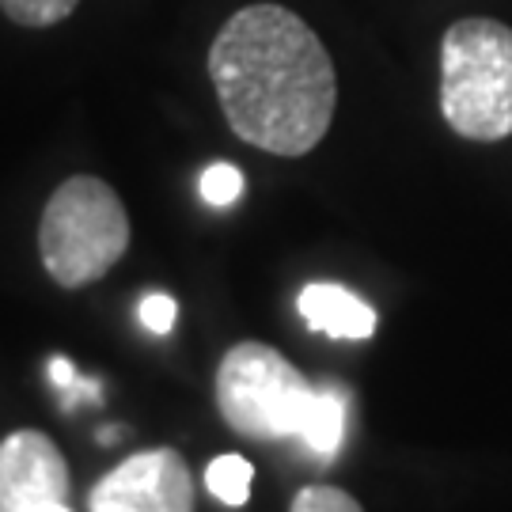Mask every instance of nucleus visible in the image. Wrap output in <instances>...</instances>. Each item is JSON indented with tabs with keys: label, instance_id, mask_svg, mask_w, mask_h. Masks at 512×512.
<instances>
[{
	"label": "nucleus",
	"instance_id": "1",
	"mask_svg": "<svg viewBox=\"0 0 512 512\" xmlns=\"http://www.w3.org/2000/svg\"><path fill=\"white\" fill-rule=\"evenodd\" d=\"M209 80L239 141L308 156L327 137L338 76L323 38L281 4H251L209 46Z\"/></svg>",
	"mask_w": 512,
	"mask_h": 512
},
{
	"label": "nucleus",
	"instance_id": "2",
	"mask_svg": "<svg viewBox=\"0 0 512 512\" xmlns=\"http://www.w3.org/2000/svg\"><path fill=\"white\" fill-rule=\"evenodd\" d=\"M440 114L467 141L512 137V27L490 16L456 19L440 42Z\"/></svg>",
	"mask_w": 512,
	"mask_h": 512
},
{
	"label": "nucleus",
	"instance_id": "3",
	"mask_svg": "<svg viewBox=\"0 0 512 512\" xmlns=\"http://www.w3.org/2000/svg\"><path fill=\"white\" fill-rule=\"evenodd\" d=\"M129 247V217L114 186L95 175H73L50 194L38 224L42 266L61 289H84Z\"/></svg>",
	"mask_w": 512,
	"mask_h": 512
},
{
	"label": "nucleus",
	"instance_id": "4",
	"mask_svg": "<svg viewBox=\"0 0 512 512\" xmlns=\"http://www.w3.org/2000/svg\"><path fill=\"white\" fill-rule=\"evenodd\" d=\"M315 403L308 376L266 342H239L217 368L220 418L251 440H285L304 433Z\"/></svg>",
	"mask_w": 512,
	"mask_h": 512
},
{
	"label": "nucleus",
	"instance_id": "5",
	"mask_svg": "<svg viewBox=\"0 0 512 512\" xmlns=\"http://www.w3.org/2000/svg\"><path fill=\"white\" fill-rule=\"evenodd\" d=\"M92 512H194V478L175 448H148L95 482Z\"/></svg>",
	"mask_w": 512,
	"mask_h": 512
},
{
	"label": "nucleus",
	"instance_id": "6",
	"mask_svg": "<svg viewBox=\"0 0 512 512\" xmlns=\"http://www.w3.org/2000/svg\"><path fill=\"white\" fill-rule=\"evenodd\" d=\"M69 497V467L38 429L0 440V512H54Z\"/></svg>",
	"mask_w": 512,
	"mask_h": 512
},
{
	"label": "nucleus",
	"instance_id": "7",
	"mask_svg": "<svg viewBox=\"0 0 512 512\" xmlns=\"http://www.w3.org/2000/svg\"><path fill=\"white\" fill-rule=\"evenodd\" d=\"M296 308L304 315V323L330 338H349V342H365L376 334V311L368 308L357 293H349L342 285L315 281L300 289Z\"/></svg>",
	"mask_w": 512,
	"mask_h": 512
},
{
	"label": "nucleus",
	"instance_id": "8",
	"mask_svg": "<svg viewBox=\"0 0 512 512\" xmlns=\"http://www.w3.org/2000/svg\"><path fill=\"white\" fill-rule=\"evenodd\" d=\"M346 418H349V395L342 387H315V403H311V414L304 421V433H300V444L308 448L315 459H334L338 448H342V437H346Z\"/></svg>",
	"mask_w": 512,
	"mask_h": 512
},
{
	"label": "nucleus",
	"instance_id": "9",
	"mask_svg": "<svg viewBox=\"0 0 512 512\" xmlns=\"http://www.w3.org/2000/svg\"><path fill=\"white\" fill-rule=\"evenodd\" d=\"M251 482H255V467H251L243 456H217L213 463H209V471H205L209 494L217 497L220 505H228V509L247 505Z\"/></svg>",
	"mask_w": 512,
	"mask_h": 512
},
{
	"label": "nucleus",
	"instance_id": "10",
	"mask_svg": "<svg viewBox=\"0 0 512 512\" xmlns=\"http://www.w3.org/2000/svg\"><path fill=\"white\" fill-rule=\"evenodd\" d=\"M80 0H0V12L19 27H54L76 12Z\"/></svg>",
	"mask_w": 512,
	"mask_h": 512
},
{
	"label": "nucleus",
	"instance_id": "11",
	"mask_svg": "<svg viewBox=\"0 0 512 512\" xmlns=\"http://www.w3.org/2000/svg\"><path fill=\"white\" fill-rule=\"evenodd\" d=\"M289 512H365V509H361V501L353 494H346L342 486L315 482V486H304V490L293 497V509Z\"/></svg>",
	"mask_w": 512,
	"mask_h": 512
},
{
	"label": "nucleus",
	"instance_id": "12",
	"mask_svg": "<svg viewBox=\"0 0 512 512\" xmlns=\"http://www.w3.org/2000/svg\"><path fill=\"white\" fill-rule=\"evenodd\" d=\"M243 194V171L232 164H213L205 167L202 175V198L217 209H228L232 202H239Z\"/></svg>",
	"mask_w": 512,
	"mask_h": 512
},
{
	"label": "nucleus",
	"instance_id": "13",
	"mask_svg": "<svg viewBox=\"0 0 512 512\" xmlns=\"http://www.w3.org/2000/svg\"><path fill=\"white\" fill-rule=\"evenodd\" d=\"M50 380H54V387L61 391V406H65V410H69L76 399H92V403H99V380L76 376V368L69 357H50Z\"/></svg>",
	"mask_w": 512,
	"mask_h": 512
},
{
	"label": "nucleus",
	"instance_id": "14",
	"mask_svg": "<svg viewBox=\"0 0 512 512\" xmlns=\"http://www.w3.org/2000/svg\"><path fill=\"white\" fill-rule=\"evenodd\" d=\"M175 315H179V308H175L171 296L152 293L141 300V323H145L152 334H167V330L175 327Z\"/></svg>",
	"mask_w": 512,
	"mask_h": 512
},
{
	"label": "nucleus",
	"instance_id": "15",
	"mask_svg": "<svg viewBox=\"0 0 512 512\" xmlns=\"http://www.w3.org/2000/svg\"><path fill=\"white\" fill-rule=\"evenodd\" d=\"M54 512H69V505H61V509H54Z\"/></svg>",
	"mask_w": 512,
	"mask_h": 512
}]
</instances>
